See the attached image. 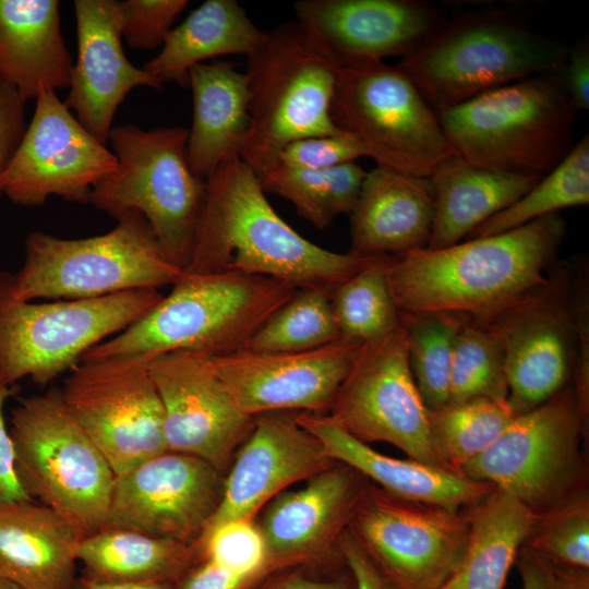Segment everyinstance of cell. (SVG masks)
<instances>
[{
    "label": "cell",
    "mask_w": 589,
    "mask_h": 589,
    "mask_svg": "<svg viewBox=\"0 0 589 589\" xmlns=\"http://www.w3.org/2000/svg\"><path fill=\"white\" fill-rule=\"evenodd\" d=\"M558 213L442 249L384 257L399 313L489 322L540 287L565 236Z\"/></svg>",
    "instance_id": "obj_1"
},
{
    "label": "cell",
    "mask_w": 589,
    "mask_h": 589,
    "mask_svg": "<svg viewBox=\"0 0 589 589\" xmlns=\"http://www.w3.org/2000/svg\"><path fill=\"white\" fill-rule=\"evenodd\" d=\"M259 176L240 158L205 179V202L187 274L276 278L298 289L336 286L373 257L337 253L299 235L272 207Z\"/></svg>",
    "instance_id": "obj_2"
},
{
    "label": "cell",
    "mask_w": 589,
    "mask_h": 589,
    "mask_svg": "<svg viewBox=\"0 0 589 589\" xmlns=\"http://www.w3.org/2000/svg\"><path fill=\"white\" fill-rule=\"evenodd\" d=\"M298 290L271 277L183 273L156 306L81 360L190 350L224 356L247 349L261 326Z\"/></svg>",
    "instance_id": "obj_3"
},
{
    "label": "cell",
    "mask_w": 589,
    "mask_h": 589,
    "mask_svg": "<svg viewBox=\"0 0 589 589\" xmlns=\"http://www.w3.org/2000/svg\"><path fill=\"white\" fill-rule=\"evenodd\" d=\"M247 58L249 124L239 156L259 178L291 142L346 133L332 116L340 67L302 24L266 32Z\"/></svg>",
    "instance_id": "obj_4"
},
{
    "label": "cell",
    "mask_w": 589,
    "mask_h": 589,
    "mask_svg": "<svg viewBox=\"0 0 589 589\" xmlns=\"http://www.w3.org/2000/svg\"><path fill=\"white\" fill-rule=\"evenodd\" d=\"M436 113L452 149L469 164L543 177L572 148L577 110L553 72L494 88Z\"/></svg>",
    "instance_id": "obj_5"
},
{
    "label": "cell",
    "mask_w": 589,
    "mask_h": 589,
    "mask_svg": "<svg viewBox=\"0 0 589 589\" xmlns=\"http://www.w3.org/2000/svg\"><path fill=\"white\" fill-rule=\"evenodd\" d=\"M567 50L505 13L444 22L396 65L435 112L516 81L557 72Z\"/></svg>",
    "instance_id": "obj_6"
},
{
    "label": "cell",
    "mask_w": 589,
    "mask_h": 589,
    "mask_svg": "<svg viewBox=\"0 0 589 589\" xmlns=\"http://www.w3.org/2000/svg\"><path fill=\"white\" fill-rule=\"evenodd\" d=\"M188 130L133 124L111 128L108 136L117 169L92 190L89 203L116 219L139 212L171 263L190 264L205 202V180L187 160Z\"/></svg>",
    "instance_id": "obj_7"
},
{
    "label": "cell",
    "mask_w": 589,
    "mask_h": 589,
    "mask_svg": "<svg viewBox=\"0 0 589 589\" xmlns=\"http://www.w3.org/2000/svg\"><path fill=\"white\" fill-rule=\"evenodd\" d=\"M117 220L112 230L83 239L31 233L23 266L10 277L13 297L84 300L176 284L183 271L166 256L144 216L132 211Z\"/></svg>",
    "instance_id": "obj_8"
},
{
    "label": "cell",
    "mask_w": 589,
    "mask_h": 589,
    "mask_svg": "<svg viewBox=\"0 0 589 589\" xmlns=\"http://www.w3.org/2000/svg\"><path fill=\"white\" fill-rule=\"evenodd\" d=\"M10 434L20 483L85 538L104 528L116 474L67 410L60 389L23 397Z\"/></svg>",
    "instance_id": "obj_9"
},
{
    "label": "cell",
    "mask_w": 589,
    "mask_h": 589,
    "mask_svg": "<svg viewBox=\"0 0 589 589\" xmlns=\"http://www.w3.org/2000/svg\"><path fill=\"white\" fill-rule=\"evenodd\" d=\"M10 277L0 272V382L5 385L25 377L48 384L105 338L143 318L164 297L158 289H140L34 303L13 297Z\"/></svg>",
    "instance_id": "obj_10"
},
{
    "label": "cell",
    "mask_w": 589,
    "mask_h": 589,
    "mask_svg": "<svg viewBox=\"0 0 589 589\" xmlns=\"http://www.w3.org/2000/svg\"><path fill=\"white\" fill-rule=\"evenodd\" d=\"M332 116L377 167L430 178L455 154L435 110L399 68L383 61L340 68Z\"/></svg>",
    "instance_id": "obj_11"
},
{
    "label": "cell",
    "mask_w": 589,
    "mask_h": 589,
    "mask_svg": "<svg viewBox=\"0 0 589 589\" xmlns=\"http://www.w3.org/2000/svg\"><path fill=\"white\" fill-rule=\"evenodd\" d=\"M588 438L573 385L514 417L462 473L493 484L540 516L587 489L581 444Z\"/></svg>",
    "instance_id": "obj_12"
},
{
    "label": "cell",
    "mask_w": 589,
    "mask_h": 589,
    "mask_svg": "<svg viewBox=\"0 0 589 589\" xmlns=\"http://www.w3.org/2000/svg\"><path fill=\"white\" fill-rule=\"evenodd\" d=\"M148 354L81 360L60 389L63 404L115 474L167 450L164 410Z\"/></svg>",
    "instance_id": "obj_13"
},
{
    "label": "cell",
    "mask_w": 589,
    "mask_h": 589,
    "mask_svg": "<svg viewBox=\"0 0 589 589\" xmlns=\"http://www.w3.org/2000/svg\"><path fill=\"white\" fill-rule=\"evenodd\" d=\"M429 412L411 373L400 324L360 346L327 414L363 443L385 442L408 458L454 471L434 446Z\"/></svg>",
    "instance_id": "obj_14"
},
{
    "label": "cell",
    "mask_w": 589,
    "mask_h": 589,
    "mask_svg": "<svg viewBox=\"0 0 589 589\" xmlns=\"http://www.w3.org/2000/svg\"><path fill=\"white\" fill-rule=\"evenodd\" d=\"M398 589H437L466 552L470 524L465 509L412 502L369 481L347 528Z\"/></svg>",
    "instance_id": "obj_15"
},
{
    "label": "cell",
    "mask_w": 589,
    "mask_h": 589,
    "mask_svg": "<svg viewBox=\"0 0 589 589\" xmlns=\"http://www.w3.org/2000/svg\"><path fill=\"white\" fill-rule=\"evenodd\" d=\"M489 323L503 342L507 401L516 416L573 385L578 351L573 264L552 265L540 287Z\"/></svg>",
    "instance_id": "obj_16"
},
{
    "label": "cell",
    "mask_w": 589,
    "mask_h": 589,
    "mask_svg": "<svg viewBox=\"0 0 589 589\" xmlns=\"http://www.w3.org/2000/svg\"><path fill=\"white\" fill-rule=\"evenodd\" d=\"M31 123L0 180V191L22 206H41L52 195L89 203L94 187L111 175L118 160L56 95L36 97Z\"/></svg>",
    "instance_id": "obj_17"
},
{
    "label": "cell",
    "mask_w": 589,
    "mask_h": 589,
    "mask_svg": "<svg viewBox=\"0 0 589 589\" xmlns=\"http://www.w3.org/2000/svg\"><path fill=\"white\" fill-rule=\"evenodd\" d=\"M224 478L200 457L165 450L116 476L104 528L196 543L220 502Z\"/></svg>",
    "instance_id": "obj_18"
},
{
    "label": "cell",
    "mask_w": 589,
    "mask_h": 589,
    "mask_svg": "<svg viewBox=\"0 0 589 589\" xmlns=\"http://www.w3.org/2000/svg\"><path fill=\"white\" fill-rule=\"evenodd\" d=\"M149 372L163 405L167 450L200 457L225 474L254 418L237 407L211 356L190 350L156 354Z\"/></svg>",
    "instance_id": "obj_19"
},
{
    "label": "cell",
    "mask_w": 589,
    "mask_h": 589,
    "mask_svg": "<svg viewBox=\"0 0 589 589\" xmlns=\"http://www.w3.org/2000/svg\"><path fill=\"white\" fill-rule=\"evenodd\" d=\"M361 345L339 338L304 351L247 348L211 360L237 407L251 418L278 411L328 413Z\"/></svg>",
    "instance_id": "obj_20"
},
{
    "label": "cell",
    "mask_w": 589,
    "mask_h": 589,
    "mask_svg": "<svg viewBox=\"0 0 589 589\" xmlns=\"http://www.w3.org/2000/svg\"><path fill=\"white\" fill-rule=\"evenodd\" d=\"M334 462L322 443L298 423L296 412L254 417L249 435L225 473L220 502L196 543L226 524L254 520L286 488Z\"/></svg>",
    "instance_id": "obj_21"
},
{
    "label": "cell",
    "mask_w": 589,
    "mask_h": 589,
    "mask_svg": "<svg viewBox=\"0 0 589 589\" xmlns=\"http://www.w3.org/2000/svg\"><path fill=\"white\" fill-rule=\"evenodd\" d=\"M368 483L357 470L335 461L300 489L273 497L254 521L268 569L306 566L338 554L337 542Z\"/></svg>",
    "instance_id": "obj_22"
},
{
    "label": "cell",
    "mask_w": 589,
    "mask_h": 589,
    "mask_svg": "<svg viewBox=\"0 0 589 589\" xmlns=\"http://www.w3.org/2000/svg\"><path fill=\"white\" fill-rule=\"evenodd\" d=\"M293 10L340 68L404 58L444 23L433 7L413 0H300Z\"/></svg>",
    "instance_id": "obj_23"
},
{
    "label": "cell",
    "mask_w": 589,
    "mask_h": 589,
    "mask_svg": "<svg viewBox=\"0 0 589 589\" xmlns=\"http://www.w3.org/2000/svg\"><path fill=\"white\" fill-rule=\"evenodd\" d=\"M74 12L77 59L64 101L80 123L99 142L108 143L115 113L131 89L163 84L124 55L115 0H76Z\"/></svg>",
    "instance_id": "obj_24"
},
{
    "label": "cell",
    "mask_w": 589,
    "mask_h": 589,
    "mask_svg": "<svg viewBox=\"0 0 589 589\" xmlns=\"http://www.w3.org/2000/svg\"><path fill=\"white\" fill-rule=\"evenodd\" d=\"M296 419L322 443L332 459L353 468L396 497L462 510L496 489L464 473L386 456L351 436L327 413L296 412Z\"/></svg>",
    "instance_id": "obj_25"
},
{
    "label": "cell",
    "mask_w": 589,
    "mask_h": 589,
    "mask_svg": "<svg viewBox=\"0 0 589 589\" xmlns=\"http://www.w3.org/2000/svg\"><path fill=\"white\" fill-rule=\"evenodd\" d=\"M433 215L430 178L376 166L366 171L350 213V252L373 257L424 249Z\"/></svg>",
    "instance_id": "obj_26"
},
{
    "label": "cell",
    "mask_w": 589,
    "mask_h": 589,
    "mask_svg": "<svg viewBox=\"0 0 589 589\" xmlns=\"http://www.w3.org/2000/svg\"><path fill=\"white\" fill-rule=\"evenodd\" d=\"M76 530L33 500L0 504V577L21 589H76Z\"/></svg>",
    "instance_id": "obj_27"
},
{
    "label": "cell",
    "mask_w": 589,
    "mask_h": 589,
    "mask_svg": "<svg viewBox=\"0 0 589 589\" xmlns=\"http://www.w3.org/2000/svg\"><path fill=\"white\" fill-rule=\"evenodd\" d=\"M59 1L0 0V80L26 103L68 88L73 59L60 28Z\"/></svg>",
    "instance_id": "obj_28"
},
{
    "label": "cell",
    "mask_w": 589,
    "mask_h": 589,
    "mask_svg": "<svg viewBox=\"0 0 589 589\" xmlns=\"http://www.w3.org/2000/svg\"><path fill=\"white\" fill-rule=\"evenodd\" d=\"M193 121L188 131L187 160L191 171L206 179L225 159L239 156L249 124L245 73L231 63H199L189 71Z\"/></svg>",
    "instance_id": "obj_29"
},
{
    "label": "cell",
    "mask_w": 589,
    "mask_h": 589,
    "mask_svg": "<svg viewBox=\"0 0 589 589\" xmlns=\"http://www.w3.org/2000/svg\"><path fill=\"white\" fill-rule=\"evenodd\" d=\"M541 178L480 168L454 154L430 177L434 215L426 249L460 242L519 200Z\"/></svg>",
    "instance_id": "obj_30"
},
{
    "label": "cell",
    "mask_w": 589,
    "mask_h": 589,
    "mask_svg": "<svg viewBox=\"0 0 589 589\" xmlns=\"http://www.w3.org/2000/svg\"><path fill=\"white\" fill-rule=\"evenodd\" d=\"M236 0H207L172 28L159 53L142 68L161 84L189 86V71L225 55H252L265 39Z\"/></svg>",
    "instance_id": "obj_31"
},
{
    "label": "cell",
    "mask_w": 589,
    "mask_h": 589,
    "mask_svg": "<svg viewBox=\"0 0 589 589\" xmlns=\"http://www.w3.org/2000/svg\"><path fill=\"white\" fill-rule=\"evenodd\" d=\"M465 510L470 524L466 552L437 589H504L538 516L498 489Z\"/></svg>",
    "instance_id": "obj_32"
},
{
    "label": "cell",
    "mask_w": 589,
    "mask_h": 589,
    "mask_svg": "<svg viewBox=\"0 0 589 589\" xmlns=\"http://www.w3.org/2000/svg\"><path fill=\"white\" fill-rule=\"evenodd\" d=\"M74 554L89 579L172 584L200 555L195 543L120 528H103L80 539Z\"/></svg>",
    "instance_id": "obj_33"
},
{
    "label": "cell",
    "mask_w": 589,
    "mask_h": 589,
    "mask_svg": "<svg viewBox=\"0 0 589 589\" xmlns=\"http://www.w3.org/2000/svg\"><path fill=\"white\" fill-rule=\"evenodd\" d=\"M365 173L354 161L322 170L277 165L260 181L265 193L288 200L299 216L323 230L339 215L351 213Z\"/></svg>",
    "instance_id": "obj_34"
},
{
    "label": "cell",
    "mask_w": 589,
    "mask_h": 589,
    "mask_svg": "<svg viewBox=\"0 0 589 589\" xmlns=\"http://www.w3.org/2000/svg\"><path fill=\"white\" fill-rule=\"evenodd\" d=\"M589 203V136L585 134L565 157L525 195L494 215L466 239L488 237L524 226L558 211Z\"/></svg>",
    "instance_id": "obj_35"
},
{
    "label": "cell",
    "mask_w": 589,
    "mask_h": 589,
    "mask_svg": "<svg viewBox=\"0 0 589 589\" xmlns=\"http://www.w3.org/2000/svg\"><path fill=\"white\" fill-rule=\"evenodd\" d=\"M516 414L507 400L476 398L430 410L434 446L456 472L483 454L502 435Z\"/></svg>",
    "instance_id": "obj_36"
},
{
    "label": "cell",
    "mask_w": 589,
    "mask_h": 589,
    "mask_svg": "<svg viewBox=\"0 0 589 589\" xmlns=\"http://www.w3.org/2000/svg\"><path fill=\"white\" fill-rule=\"evenodd\" d=\"M384 257L374 256L332 291V308L340 338L364 344L400 326V314L388 287Z\"/></svg>",
    "instance_id": "obj_37"
},
{
    "label": "cell",
    "mask_w": 589,
    "mask_h": 589,
    "mask_svg": "<svg viewBox=\"0 0 589 589\" xmlns=\"http://www.w3.org/2000/svg\"><path fill=\"white\" fill-rule=\"evenodd\" d=\"M330 296L322 287L298 289L254 334L248 349L296 352L339 339Z\"/></svg>",
    "instance_id": "obj_38"
},
{
    "label": "cell",
    "mask_w": 589,
    "mask_h": 589,
    "mask_svg": "<svg viewBox=\"0 0 589 589\" xmlns=\"http://www.w3.org/2000/svg\"><path fill=\"white\" fill-rule=\"evenodd\" d=\"M399 314L417 388L429 410L438 409L449 402L453 351L462 318L443 313Z\"/></svg>",
    "instance_id": "obj_39"
},
{
    "label": "cell",
    "mask_w": 589,
    "mask_h": 589,
    "mask_svg": "<svg viewBox=\"0 0 589 589\" xmlns=\"http://www.w3.org/2000/svg\"><path fill=\"white\" fill-rule=\"evenodd\" d=\"M476 398L508 399L505 352L489 322L462 320L453 351L449 402Z\"/></svg>",
    "instance_id": "obj_40"
},
{
    "label": "cell",
    "mask_w": 589,
    "mask_h": 589,
    "mask_svg": "<svg viewBox=\"0 0 589 589\" xmlns=\"http://www.w3.org/2000/svg\"><path fill=\"white\" fill-rule=\"evenodd\" d=\"M524 545L555 564L589 570L588 489L538 516Z\"/></svg>",
    "instance_id": "obj_41"
},
{
    "label": "cell",
    "mask_w": 589,
    "mask_h": 589,
    "mask_svg": "<svg viewBox=\"0 0 589 589\" xmlns=\"http://www.w3.org/2000/svg\"><path fill=\"white\" fill-rule=\"evenodd\" d=\"M196 545L199 556L207 557L236 575L261 581L272 574L254 520L226 524Z\"/></svg>",
    "instance_id": "obj_42"
},
{
    "label": "cell",
    "mask_w": 589,
    "mask_h": 589,
    "mask_svg": "<svg viewBox=\"0 0 589 589\" xmlns=\"http://www.w3.org/2000/svg\"><path fill=\"white\" fill-rule=\"evenodd\" d=\"M187 0L117 1L121 36L130 47L152 50L163 46Z\"/></svg>",
    "instance_id": "obj_43"
},
{
    "label": "cell",
    "mask_w": 589,
    "mask_h": 589,
    "mask_svg": "<svg viewBox=\"0 0 589 589\" xmlns=\"http://www.w3.org/2000/svg\"><path fill=\"white\" fill-rule=\"evenodd\" d=\"M366 156L363 146L348 133L304 137L291 142L279 154L278 165L322 170Z\"/></svg>",
    "instance_id": "obj_44"
},
{
    "label": "cell",
    "mask_w": 589,
    "mask_h": 589,
    "mask_svg": "<svg viewBox=\"0 0 589 589\" xmlns=\"http://www.w3.org/2000/svg\"><path fill=\"white\" fill-rule=\"evenodd\" d=\"M573 300L578 341L573 387L580 413L589 424V283L584 261L573 264Z\"/></svg>",
    "instance_id": "obj_45"
},
{
    "label": "cell",
    "mask_w": 589,
    "mask_h": 589,
    "mask_svg": "<svg viewBox=\"0 0 589 589\" xmlns=\"http://www.w3.org/2000/svg\"><path fill=\"white\" fill-rule=\"evenodd\" d=\"M25 104L15 88L0 80V180L26 129Z\"/></svg>",
    "instance_id": "obj_46"
},
{
    "label": "cell",
    "mask_w": 589,
    "mask_h": 589,
    "mask_svg": "<svg viewBox=\"0 0 589 589\" xmlns=\"http://www.w3.org/2000/svg\"><path fill=\"white\" fill-rule=\"evenodd\" d=\"M17 392L16 385H5L0 382V504L32 500L19 481L14 446L3 417L5 400Z\"/></svg>",
    "instance_id": "obj_47"
},
{
    "label": "cell",
    "mask_w": 589,
    "mask_h": 589,
    "mask_svg": "<svg viewBox=\"0 0 589 589\" xmlns=\"http://www.w3.org/2000/svg\"><path fill=\"white\" fill-rule=\"evenodd\" d=\"M337 553L352 576L354 589H398L377 568L348 529L337 542Z\"/></svg>",
    "instance_id": "obj_48"
},
{
    "label": "cell",
    "mask_w": 589,
    "mask_h": 589,
    "mask_svg": "<svg viewBox=\"0 0 589 589\" xmlns=\"http://www.w3.org/2000/svg\"><path fill=\"white\" fill-rule=\"evenodd\" d=\"M257 582L236 575L207 557L199 556L177 580L175 589H250Z\"/></svg>",
    "instance_id": "obj_49"
},
{
    "label": "cell",
    "mask_w": 589,
    "mask_h": 589,
    "mask_svg": "<svg viewBox=\"0 0 589 589\" xmlns=\"http://www.w3.org/2000/svg\"><path fill=\"white\" fill-rule=\"evenodd\" d=\"M562 86L577 111L589 108V46L579 41L556 72Z\"/></svg>",
    "instance_id": "obj_50"
},
{
    "label": "cell",
    "mask_w": 589,
    "mask_h": 589,
    "mask_svg": "<svg viewBox=\"0 0 589 589\" xmlns=\"http://www.w3.org/2000/svg\"><path fill=\"white\" fill-rule=\"evenodd\" d=\"M255 589H352L345 578L318 579L308 575L302 567L285 573L274 572Z\"/></svg>",
    "instance_id": "obj_51"
},
{
    "label": "cell",
    "mask_w": 589,
    "mask_h": 589,
    "mask_svg": "<svg viewBox=\"0 0 589 589\" xmlns=\"http://www.w3.org/2000/svg\"><path fill=\"white\" fill-rule=\"evenodd\" d=\"M534 555L542 567L546 589H589V570L558 565Z\"/></svg>",
    "instance_id": "obj_52"
},
{
    "label": "cell",
    "mask_w": 589,
    "mask_h": 589,
    "mask_svg": "<svg viewBox=\"0 0 589 589\" xmlns=\"http://www.w3.org/2000/svg\"><path fill=\"white\" fill-rule=\"evenodd\" d=\"M515 565L522 581V589H546L542 567L536 555L524 544L519 549Z\"/></svg>",
    "instance_id": "obj_53"
},
{
    "label": "cell",
    "mask_w": 589,
    "mask_h": 589,
    "mask_svg": "<svg viewBox=\"0 0 589 589\" xmlns=\"http://www.w3.org/2000/svg\"><path fill=\"white\" fill-rule=\"evenodd\" d=\"M76 589H175V584L164 581H100L83 577Z\"/></svg>",
    "instance_id": "obj_54"
},
{
    "label": "cell",
    "mask_w": 589,
    "mask_h": 589,
    "mask_svg": "<svg viewBox=\"0 0 589 589\" xmlns=\"http://www.w3.org/2000/svg\"><path fill=\"white\" fill-rule=\"evenodd\" d=\"M0 589H21L13 582L0 577Z\"/></svg>",
    "instance_id": "obj_55"
}]
</instances>
